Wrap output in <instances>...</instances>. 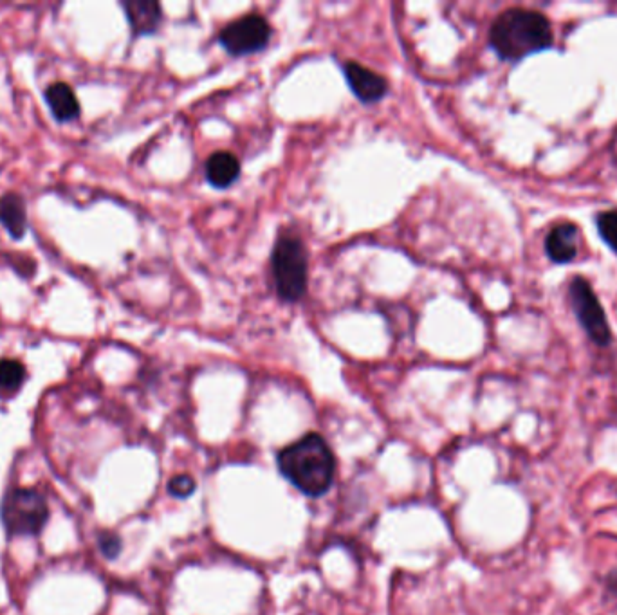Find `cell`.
<instances>
[{"instance_id":"6da1fadb","label":"cell","mask_w":617,"mask_h":615,"mask_svg":"<svg viewBox=\"0 0 617 615\" xmlns=\"http://www.w3.org/2000/svg\"><path fill=\"white\" fill-rule=\"evenodd\" d=\"M553 44L551 20L540 11L509 8L489 28V46L504 62H522L527 56L551 49Z\"/></svg>"},{"instance_id":"7a4b0ae2","label":"cell","mask_w":617,"mask_h":615,"mask_svg":"<svg viewBox=\"0 0 617 615\" xmlns=\"http://www.w3.org/2000/svg\"><path fill=\"white\" fill-rule=\"evenodd\" d=\"M278 469L287 482L305 496H323L336 477V459L331 446L318 433H307L302 439L278 453Z\"/></svg>"},{"instance_id":"3957f363","label":"cell","mask_w":617,"mask_h":615,"mask_svg":"<svg viewBox=\"0 0 617 615\" xmlns=\"http://www.w3.org/2000/svg\"><path fill=\"white\" fill-rule=\"evenodd\" d=\"M51 516L46 496L33 487H13L0 502V522L10 538L38 536Z\"/></svg>"},{"instance_id":"277c9868","label":"cell","mask_w":617,"mask_h":615,"mask_svg":"<svg viewBox=\"0 0 617 615\" xmlns=\"http://www.w3.org/2000/svg\"><path fill=\"white\" fill-rule=\"evenodd\" d=\"M271 271L284 302H298L307 293V251L293 233L278 235L271 253Z\"/></svg>"},{"instance_id":"5b68a950","label":"cell","mask_w":617,"mask_h":615,"mask_svg":"<svg viewBox=\"0 0 617 615\" xmlns=\"http://www.w3.org/2000/svg\"><path fill=\"white\" fill-rule=\"evenodd\" d=\"M569 303L572 313L589 336L592 343L601 349H607L612 343V329L608 323L607 313L599 302L598 294L592 289L589 280L583 276H574L569 284Z\"/></svg>"},{"instance_id":"8992f818","label":"cell","mask_w":617,"mask_h":615,"mask_svg":"<svg viewBox=\"0 0 617 615\" xmlns=\"http://www.w3.org/2000/svg\"><path fill=\"white\" fill-rule=\"evenodd\" d=\"M271 37L273 29L269 26L268 20L255 13H249L233 20L222 29L219 42L231 56H246L255 55L258 51L266 49Z\"/></svg>"},{"instance_id":"52a82bcc","label":"cell","mask_w":617,"mask_h":615,"mask_svg":"<svg viewBox=\"0 0 617 615\" xmlns=\"http://www.w3.org/2000/svg\"><path fill=\"white\" fill-rule=\"evenodd\" d=\"M343 74L349 83L350 91L363 103H376L387 96V78L374 73L369 67L358 62H347L343 65Z\"/></svg>"},{"instance_id":"ba28073f","label":"cell","mask_w":617,"mask_h":615,"mask_svg":"<svg viewBox=\"0 0 617 615\" xmlns=\"http://www.w3.org/2000/svg\"><path fill=\"white\" fill-rule=\"evenodd\" d=\"M580 228L572 222H562L554 226L545 237V255L553 264L567 266L578 257L580 249Z\"/></svg>"},{"instance_id":"9c48e42d","label":"cell","mask_w":617,"mask_h":615,"mask_svg":"<svg viewBox=\"0 0 617 615\" xmlns=\"http://www.w3.org/2000/svg\"><path fill=\"white\" fill-rule=\"evenodd\" d=\"M121 6L136 37L154 35L163 22V10L154 0H129Z\"/></svg>"},{"instance_id":"30bf717a","label":"cell","mask_w":617,"mask_h":615,"mask_svg":"<svg viewBox=\"0 0 617 615\" xmlns=\"http://www.w3.org/2000/svg\"><path fill=\"white\" fill-rule=\"evenodd\" d=\"M47 107L53 114V118L60 123L74 121L80 116V101L76 98V92L69 83H51L44 92Z\"/></svg>"},{"instance_id":"8fae6325","label":"cell","mask_w":617,"mask_h":615,"mask_svg":"<svg viewBox=\"0 0 617 615\" xmlns=\"http://www.w3.org/2000/svg\"><path fill=\"white\" fill-rule=\"evenodd\" d=\"M240 161L239 157L226 150L215 152L206 161V179L212 184L213 188H230L231 184L239 179Z\"/></svg>"},{"instance_id":"7c38bea8","label":"cell","mask_w":617,"mask_h":615,"mask_svg":"<svg viewBox=\"0 0 617 615\" xmlns=\"http://www.w3.org/2000/svg\"><path fill=\"white\" fill-rule=\"evenodd\" d=\"M0 224L13 239H22L28 230L26 204L19 193H6L0 197Z\"/></svg>"},{"instance_id":"4fadbf2b","label":"cell","mask_w":617,"mask_h":615,"mask_svg":"<svg viewBox=\"0 0 617 615\" xmlns=\"http://www.w3.org/2000/svg\"><path fill=\"white\" fill-rule=\"evenodd\" d=\"M26 377L28 372L19 359H0V399H11L19 394Z\"/></svg>"},{"instance_id":"5bb4252c","label":"cell","mask_w":617,"mask_h":615,"mask_svg":"<svg viewBox=\"0 0 617 615\" xmlns=\"http://www.w3.org/2000/svg\"><path fill=\"white\" fill-rule=\"evenodd\" d=\"M596 228L608 248L617 253V210L598 213Z\"/></svg>"},{"instance_id":"9a60e30c","label":"cell","mask_w":617,"mask_h":615,"mask_svg":"<svg viewBox=\"0 0 617 615\" xmlns=\"http://www.w3.org/2000/svg\"><path fill=\"white\" fill-rule=\"evenodd\" d=\"M98 547H100L103 558L116 560L121 554V549H123L120 534L114 533V531H102L98 534Z\"/></svg>"},{"instance_id":"2e32d148","label":"cell","mask_w":617,"mask_h":615,"mask_svg":"<svg viewBox=\"0 0 617 615\" xmlns=\"http://www.w3.org/2000/svg\"><path fill=\"white\" fill-rule=\"evenodd\" d=\"M195 480L190 475H175L170 482H168V493L175 496V498H181L185 500L188 496L192 495L195 491Z\"/></svg>"}]
</instances>
